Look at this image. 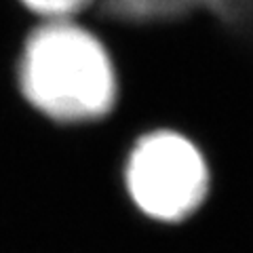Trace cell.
<instances>
[{"label": "cell", "mask_w": 253, "mask_h": 253, "mask_svg": "<svg viewBox=\"0 0 253 253\" xmlns=\"http://www.w3.org/2000/svg\"><path fill=\"white\" fill-rule=\"evenodd\" d=\"M19 95L55 126L108 121L121 101V76L104 36L83 21H38L15 63Z\"/></svg>", "instance_id": "cell-1"}, {"label": "cell", "mask_w": 253, "mask_h": 253, "mask_svg": "<svg viewBox=\"0 0 253 253\" xmlns=\"http://www.w3.org/2000/svg\"><path fill=\"white\" fill-rule=\"evenodd\" d=\"M213 173L205 150L184 131H141L121 163V188L133 211L158 226H179L209 201Z\"/></svg>", "instance_id": "cell-2"}, {"label": "cell", "mask_w": 253, "mask_h": 253, "mask_svg": "<svg viewBox=\"0 0 253 253\" xmlns=\"http://www.w3.org/2000/svg\"><path fill=\"white\" fill-rule=\"evenodd\" d=\"M38 21H78L81 15L95 9L97 0H17Z\"/></svg>", "instance_id": "cell-3"}]
</instances>
